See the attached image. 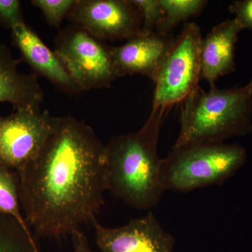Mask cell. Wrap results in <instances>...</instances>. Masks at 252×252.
I'll list each match as a JSON object with an SVG mask.
<instances>
[{"mask_svg": "<svg viewBox=\"0 0 252 252\" xmlns=\"http://www.w3.org/2000/svg\"><path fill=\"white\" fill-rule=\"evenodd\" d=\"M55 53L79 91L104 89L117 79L111 48L77 25L61 32Z\"/></svg>", "mask_w": 252, "mask_h": 252, "instance_id": "8992f818", "label": "cell"}, {"mask_svg": "<svg viewBox=\"0 0 252 252\" xmlns=\"http://www.w3.org/2000/svg\"><path fill=\"white\" fill-rule=\"evenodd\" d=\"M77 0H33L32 4L41 10L50 26L59 28Z\"/></svg>", "mask_w": 252, "mask_h": 252, "instance_id": "e0dca14e", "label": "cell"}, {"mask_svg": "<svg viewBox=\"0 0 252 252\" xmlns=\"http://www.w3.org/2000/svg\"><path fill=\"white\" fill-rule=\"evenodd\" d=\"M21 3L18 0H0V23L11 29L23 22Z\"/></svg>", "mask_w": 252, "mask_h": 252, "instance_id": "d6986e66", "label": "cell"}, {"mask_svg": "<svg viewBox=\"0 0 252 252\" xmlns=\"http://www.w3.org/2000/svg\"><path fill=\"white\" fill-rule=\"evenodd\" d=\"M21 209L17 174L0 164V214L11 217L28 235L34 236Z\"/></svg>", "mask_w": 252, "mask_h": 252, "instance_id": "5bb4252c", "label": "cell"}, {"mask_svg": "<svg viewBox=\"0 0 252 252\" xmlns=\"http://www.w3.org/2000/svg\"><path fill=\"white\" fill-rule=\"evenodd\" d=\"M242 31L235 19H228L215 26L203 37L200 47L201 79L210 86L215 85L219 78L235 70V46Z\"/></svg>", "mask_w": 252, "mask_h": 252, "instance_id": "7c38bea8", "label": "cell"}, {"mask_svg": "<svg viewBox=\"0 0 252 252\" xmlns=\"http://www.w3.org/2000/svg\"><path fill=\"white\" fill-rule=\"evenodd\" d=\"M142 18V34L157 31L161 23L164 12L159 0H130Z\"/></svg>", "mask_w": 252, "mask_h": 252, "instance_id": "ac0fdd59", "label": "cell"}, {"mask_svg": "<svg viewBox=\"0 0 252 252\" xmlns=\"http://www.w3.org/2000/svg\"><path fill=\"white\" fill-rule=\"evenodd\" d=\"M247 152L238 144L204 142L172 147L162 159L164 189L189 192L224 182L243 165Z\"/></svg>", "mask_w": 252, "mask_h": 252, "instance_id": "277c9868", "label": "cell"}, {"mask_svg": "<svg viewBox=\"0 0 252 252\" xmlns=\"http://www.w3.org/2000/svg\"><path fill=\"white\" fill-rule=\"evenodd\" d=\"M106 145L84 121L57 118L37 157L16 172L25 219L36 234L61 238L91 223L104 204Z\"/></svg>", "mask_w": 252, "mask_h": 252, "instance_id": "6da1fadb", "label": "cell"}, {"mask_svg": "<svg viewBox=\"0 0 252 252\" xmlns=\"http://www.w3.org/2000/svg\"><path fill=\"white\" fill-rule=\"evenodd\" d=\"M11 31L14 45L35 72L67 94H75L81 92L59 56L25 21L18 23Z\"/></svg>", "mask_w": 252, "mask_h": 252, "instance_id": "8fae6325", "label": "cell"}, {"mask_svg": "<svg viewBox=\"0 0 252 252\" xmlns=\"http://www.w3.org/2000/svg\"><path fill=\"white\" fill-rule=\"evenodd\" d=\"M0 252H40L35 240L14 219L0 214Z\"/></svg>", "mask_w": 252, "mask_h": 252, "instance_id": "2e32d148", "label": "cell"}, {"mask_svg": "<svg viewBox=\"0 0 252 252\" xmlns=\"http://www.w3.org/2000/svg\"><path fill=\"white\" fill-rule=\"evenodd\" d=\"M18 63L8 47L0 44V103L8 102L14 110L40 107L44 91L37 78L34 74L20 72Z\"/></svg>", "mask_w": 252, "mask_h": 252, "instance_id": "4fadbf2b", "label": "cell"}, {"mask_svg": "<svg viewBox=\"0 0 252 252\" xmlns=\"http://www.w3.org/2000/svg\"><path fill=\"white\" fill-rule=\"evenodd\" d=\"M67 16L99 40L142 34V16L130 0H77Z\"/></svg>", "mask_w": 252, "mask_h": 252, "instance_id": "ba28073f", "label": "cell"}, {"mask_svg": "<svg viewBox=\"0 0 252 252\" xmlns=\"http://www.w3.org/2000/svg\"><path fill=\"white\" fill-rule=\"evenodd\" d=\"M164 16L157 28V32L170 34L180 23H187L189 18L201 14L206 7V0H159Z\"/></svg>", "mask_w": 252, "mask_h": 252, "instance_id": "9a60e30c", "label": "cell"}, {"mask_svg": "<svg viewBox=\"0 0 252 252\" xmlns=\"http://www.w3.org/2000/svg\"><path fill=\"white\" fill-rule=\"evenodd\" d=\"M101 252H172L175 240L152 212L127 224L109 228L94 218L91 221Z\"/></svg>", "mask_w": 252, "mask_h": 252, "instance_id": "9c48e42d", "label": "cell"}, {"mask_svg": "<svg viewBox=\"0 0 252 252\" xmlns=\"http://www.w3.org/2000/svg\"><path fill=\"white\" fill-rule=\"evenodd\" d=\"M242 30L252 29V0H237L228 8Z\"/></svg>", "mask_w": 252, "mask_h": 252, "instance_id": "ffe728a7", "label": "cell"}, {"mask_svg": "<svg viewBox=\"0 0 252 252\" xmlns=\"http://www.w3.org/2000/svg\"><path fill=\"white\" fill-rule=\"evenodd\" d=\"M71 236L72 240L73 252H94L89 245L87 237L79 228L74 230Z\"/></svg>", "mask_w": 252, "mask_h": 252, "instance_id": "44dd1931", "label": "cell"}, {"mask_svg": "<svg viewBox=\"0 0 252 252\" xmlns=\"http://www.w3.org/2000/svg\"><path fill=\"white\" fill-rule=\"evenodd\" d=\"M202 40L198 25H184L154 81L156 86L152 108L171 109L199 86L201 79Z\"/></svg>", "mask_w": 252, "mask_h": 252, "instance_id": "5b68a950", "label": "cell"}, {"mask_svg": "<svg viewBox=\"0 0 252 252\" xmlns=\"http://www.w3.org/2000/svg\"><path fill=\"white\" fill-rule=\"evenodd\" d=\"M57 118L40 107L16 109L0 116V164L18 171L41 152Z\"/></svg>", "mask_w": 252, "mask_h": 252, "instance_id": "52a82bcc", "label": "cell"}, {"mask_svg": "<svg viewBox=\"0 0 252 252\" xmlns=\"http://www.w3.org/2000/svg\"><path fill=\"white\" fill-rule=\"evenodd\" d=\"M180 130L173 147L223 142L252 131V93L246 86L228 89L198 86L182 102Z\"/></svg>", "mask_w": 252, "mask_h": 252, "instance_id": "3957f363", "label": "cell"}, {"mask_svg": "<svg viewBox=\"0 0 252 252\" xmlns=\"http://www.w3.org/2000/svg\"><path fill=\"white\" fill-rule=\"evenodd\" d=\"M247 88H248V89L249 91H251L252 93V80L250 81V83L248 84V85L245 86Z\"/></svg>", "mask_w": 252, "mask_h": 252, "instance_id": "7402d4cb", "label": "cell"}, {"mask_svg": "<svg viewBox=\"0 0 252 252\" xmlns=\"http://www.w3.org/2000/svg\"><path fill=\"white\" fill-rule=\"evenodd\" d=\"M170 110L152 108L140 130L114 137L106 145L107 190L137 210L157 206L165 191L158 142Z\"/></svg>", "mask_w": 252, "mask_h": 252, "instance_id": "7a4b0ae2", "label": "cell"}, {"mask_svg": "<svg viewBox=\"0 0 252 252\" xmlns=\"http://www.w3.org/2000/svg\"><path fill=\"white\" fill-rule=\"evenodd\" d=\"M174 39L172 34L154 32L138 34L122 46L111 48L117 77L141 74L155 80Z\"/></svg>", "mask_w": 252, "mask_h": 252, "instance_id": "30bf717a", "label": "cell"}]
</instances>
